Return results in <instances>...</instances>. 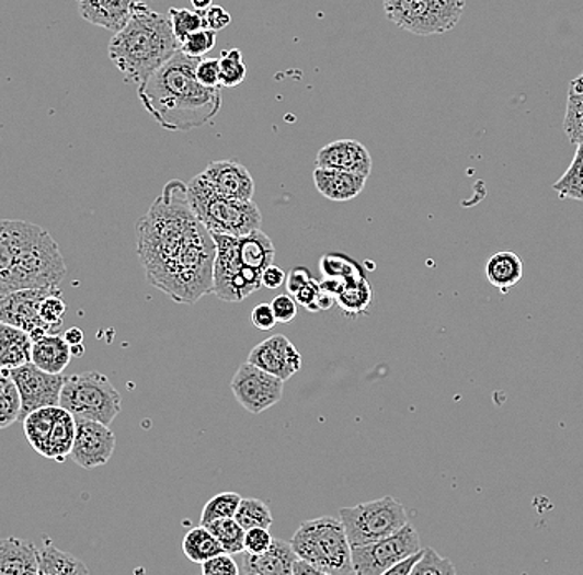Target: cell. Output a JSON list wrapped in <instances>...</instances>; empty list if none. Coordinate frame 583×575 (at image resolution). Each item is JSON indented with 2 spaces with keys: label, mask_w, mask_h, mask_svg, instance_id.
<instances>
[{
  "label": "cell",
  "mask_w": 583,
  "mask_h": 575,
  "mask_svg": "<svg viewBox=\"0 0 583 575\" xmlns=\"http://www.w3.org/2000/svg\"><path fill=\"white\" fill-rule=\"evenodd\" d=\"M35 228L32 222L0 219V297L15 292L19 257Z\"/></svg>",
  "instance_id": "2e32d148"
},
{
  "label": "cell",
  "mask_w": 583,
  "mask_h": 575,
  "mask_svg": "<svg viewBox=\"0 0 583 575\" xmlns=\"http://www.w3.org/2000/svg\"><path fill=\"white\" fill-rule=\"evenodd\" d=\"M22 400L18 387H11L0 396V429L9 428L21 418Z\"/></svg>",
  "instance_id": "b9f144b4"
},
{
  "label": "cell",
  "mask_w": 583,
  "mask_h": 575,
  "mask_svg": "<svg viewBox=\"0 0 583 575\" xmlns=\"http://www.w3.org/2000/svg\"><path fill=\"white\" fill-rule=\"evenodd\" d=\"M71 355L73 357H82L83 354H85V347H83V344L79 345H71Z\"/></svg>",
  "instance_id": "680465c9"
},
{
  "label": "cell",
  "mask_w": 583,
  "mask_h": 575,
  "mask_svg": "<svg viewBox=\"0 0 583 575\" xmlns=\"http://www.w3.org/2000/svg\"><path fill=\"white\" fill-rule=\"evenodd\" d=\"M138 257L151 286L193 306L213 294L216 242L196 218L187 184L173 180L138 222Z\"/></svg>",
  "instance_id": "6da1fadb"
},
{
  "label": "cell",
  "mask_w": 583,
  "mask_h": 575,
  "mask_svg": "<svg viewBox=\"0 0 583 575\" xmlns=\"http://www.w3.org/2000/svg\"><path fill=\"white\" fill-rule=\"evenodd\" d=\"M248 361L284 381L290 380L302 368V355L296 345L282 334L255 345Z\"/></svg>",
  "instance_id": "e0dca14e"
},
{
  "label": "cell",
  "mask_w": 583,
  "mask_h": 575,
  "mask_svg": "<svg viewBox=\"0 0 583 575\" xmlns=\"http://www.w3.org/2000/svg\"><path fill=\"white\" fill-rule=\"evenodd\" d=\"M139 2L142 0H79V12L83 21L116 34L125 27Z\"/></svg>",
  "instance_id": "44dd1931"
},
{
  "label": "cell",
  "mask_w": 583,
  "mask_h": 575,
  "mask_svg": "<svg viewBox=\"0 0 583 575\" xmlns=\"http://www.w3.org/2000/svg\"><path fill=\"white\" fill-rule=\"evenodd\" d=\"M76 441L71 446L70 460L76 461L83 470L105 467L115 453V433L108 425L93 419L76 418Z\"/></svg>",
  "instance_id": "9a60e30c"
},
{
  "label": "cell",
  "mask_w": 583,
  "mask_h": 575,
  "mask_svg": "<svg viewBox=\"0 0 583 575\" xmlns=\"http://www.w3.org/2000/svg\"><path fill=\"white\" fill-rule=\"evenodd\" d=\"M367 180L368 177L362 174L329 170V168H316L313 171V183L320 195L335 203L355 199L367 184Z\"/></svg>",
  "instance_id": "7402d4cb"
},
{
  "label": "cell",
  "mask_w": 583,
  "mask_h": 575,
  "mask_svg": "<svg viewBox=\"0 0 583 575\" xmlns=\"http://www.w3.org/2000/svg\"><path fill=\"white\" fill-rule=\"evenodd\" d=\"M465 0H384L385 14L414 35H439L458 25Z\"/></svg>",
  "instance_id": "ba28073f"
},
{
  "label": "cell",
  "mask_w": 583,
  "mask_h": 575,
  "mask_svg": "<svg viewBox=\"0 0 583 575\" xmlns=\"http://www.w3.org/2000/svg\"><path fill=\"white\" fill-rule=\"evenodd\" d=\"M199 12L203 14L204 27L210 28L214 32H221L232 21L231 14L226 9L219 8V5H210L207 11Z\"/></svg>",
  "instance_id": "c3c4849f"
},
{
  "label": "cell",
  "mask_w": 583,
  "mask_h": 575,
  "mask_svg": "<svg viewBox=\"0 0 583 575\" xmlns=\"http://www.w3.org/2000/svg\"><path fill=\"white\" fill-rule=\"evenodd\" d=\"M65 310H67V306H65L64 299H61L60 289H57L55 292H52L50 296L45 297L44 302H42V321L48 325L52 334H58V331L64 327Z\"/></svg>",
  "instance_id": "ab89813d"
},
{
  "label": "cell",
  "mask_w": 583,
  "mask_h": 575,
  "mask_svg": "<svg viewBox=\"0 0 583 575\" xmlns=\"http://www.w3.org/2000/svg\"><path fill=\"white\" fill-rule=\"evenodd\" d=\"M171 27H173L174 37L178 42H184L194 32L201 31L204 27L203 14L199 11H190V9L171 8L168 11Z\"/></svg>",
  "instance_id": "74e56055"
},
{
  "label": "cell",
  "mask_w": 583,
  "mask_h": 575,
  "mask_svg": "<svg viewBox=\"0 0 583 575\" xmlns=\"http://www.w3.org/2000/svg\"><path fill=\"white\" fill-rule=\"evenodd\" d=\"M217 32L210 28H201V31L191 34L186 41L181 42L180 50L187 57L203 58L216 47Z\"/></svg>",
  "instance_id": "60d3db41"
},
{
  "label": "cell",
  "mask_w": 583,
  "mask_h": 575,
  "mask_svg": "<svg viewBox=\"0 0 583 575\" xmlns=\"http://www.w3.org/2000/svg\"><path fill=\"white\" fill-rule=\"evenodd\" d=\"M219 76H221V85L226 89H235L244 82L248 77V66L239 48L222 51L219 58Z\"/></svg>",
  "instance_id": "e575fe53"
},
{
  "label": "cell",
  "mask_w": 583,
  "mask_h": 575,
  "mask_svg": "<svg viewBox=\"0 0 583 575\" xmlns=\"http://www.w3.org/2000/svg\"><path fill=\"white\" fill-rule=\"evenodd\" d=\"M187 199L196 218L213 234L244 235L261 229L262 215L254 202L226 198L203 173L187 183Z\"/></svg>",
  "instance_id": "277c9868"
},
{
  "label": "cell",
  "mask_w": 583,
  "mask_h": 575,
  "mask_svg": "<svg viewBox=\"0 0 583 575\" xmlns=\"http://www.w3.org/2000/svg\"><path fill=\"white\" fill-rule=\"evenodd\" d=\"M38 574V549L25 539H0V575Z\"/></svg>",
  "instance_id": "603a6c76"
},
{
  "label": "cell",
  "mask_w": 583,
  "mask_h": 575,
  "mask_svg": "<svg viewBox=\"0 0 583 575\" xmlns=\"http://www.w3.org/2000/svg\"><path fill=\"white\" fill-rule=\"evenodd\" d=\"M203 174L207 183L226 198L252 202L255 191L254 177L244 164L231 160L213 161L207 164Z\"/></svg>",
  "instance_id": "ac0fdd59"
},
{
  "label": "cell",
  "mask_w": 583,
  "mask_h": 575,
  "mask_svg": "<svg viewBox=\"0 0 583 575\" xmlns=\"http://www.w3.org/2000/svg\"><path fill=\"white\" fill-rule=\"evenodd\" d=\"M322 292V284L317 283L316 279H310L294 297L300 306L306 307L310 312H319V299Z\"/></svg>",
  "instance_id": "7dc6e473"
},
{
  "label": "cell",
  "mask_w": 583,
  "mask_h": 575,
  "mask_svg": "<svg viewBox=\"0 0 583 575\" xmlns=\"http://www.w3.org/2000/svg\"><path fill=\"white\" fill-rule=\"evenodd\" d=\"M60 406L76 418L110 426L122 412V395L108 377L99 371H85L65 378Z\"/></svg>",
  "instance_id": "8992f818"
},
{
  "label": "cell",
  "mask_w": 583,
  "mask_h": 575,
  "mask_svg": "<svg viewBox=\"0 0 583 575\" xmlns=\"http://www.w3.org/2000/svg\"><path fill=\"white\" fill-rule=\"evenodd\" d=\"M292 575H322V572L306 559L297 557L294 562V568H292Z\"/></svg>",
  "instance_id": "db71d44e"
},
{
  "label": "cell",
  "mask_w": 583,
  "mask_h": 575,
  "mask_svg": "<svg viewBox=\"0 0 583 575\" xmlns=\"http://www.w3.org/2000/svg\"><path fill=\"white\" fill-rule=\"evenodd\" d=\"M194 11H207L213 5V0H191Z\"/></svg>",
  "instance_id": "6f0895ef"
},
{
  "label": "cell",
  "mask_w": 583,
  "mask_h": 575,
  "mask_svg": "<svg viewBox=\"0 0 583 575\" xmlns=\"http://www.w3.org/2000/svg\"><path fill=\"white\" fill-rule=\"evenodd\" d=\"M38 574L41 575H87L89 567L79 559L52 545L38 549Z\"/></svg>",
  "instance_id": "83f0119b"
},
{
  "label": "cell",
  "mask_w": 583,
  "mask_h": 575,
  "mask_svg": "<svg viewBox=\"0 0 583 575\" xmlns=\"http://www.w3.org/2000/svg\"><path fill=\"white\" fill-rule=\"evenodd\" d=\"M196 79L207 89H221L219 76V58H199L196 66Z\"/></svg>",
  "instance_id": "7bdbcfd3"
},
{
  "label": "cell",
  "mask_w": 583,
  "mask_h": 575,
  "mask_svg": "<svg viewBox=\"0 0 583 575\" xmlns=\"http://www.w3.org/2000/svg\"><path fill=\"white\" fill-rule=\"evenodd\" d=\"M183 552L194 564H203L214 555L222 554L225 549L221 542L217 541L216 536L206 526L201 525L199 528H193L184 536Z\"/></svg>",
  "instance_id": "f1b7e54d"
},
{
  "label": "cell",
  "mask_w": 583,
  "mask_h": 575,
  "mask_svg": "<svg viewBox=\"0 0 583 575\" xmlns=\"http://www.w3.org/2000/svg\"><path fill=\"white\" fill-rule=\"evenodd\" d=\"M238 241L239 254H241L242 263L245 266L262 273L265 267L274 264V242L261 229H255L249 234L238 235Z\"/></svg>",
  "instance_id": "4316f807"
},
{
  "label": "cell",
  "mask_w": 583,
  "mask_h": 575,
  "mask_svg": "<svg viewBox=\"0 0 583 575\" xmlns=\"http://www.w3.org/2000/svg\"><path fill=\"white\" fill-rule=\"evenodd\" d=\"M317 168L348 171L370 176L374 161L365 145L356 140H336L323 147L317 154Z\"/></svg>",
  "instance_id": "d6986e66"
},
{
  "label": "cell",
  "mask_w": 583,
  "mask_h": 575,
  "mask_svg": "<svg viewBox=\"0 0 583 575\" xmlns=\"http://www.w3.org/2000/svg\"><path fill=\"white\" fill-rule=\"evenodd\" d=\"M560 198L583 202V141L576 145L572 164L562 177L553 184Z\"/></svg>",
  "instance_id": "4dcf8cb0"
},
{
  "label": "cell",
  "mask_w": 583,
  "mask_h": 575,
  "mask_svg": "<svg viewBox=\"0 0 583 575\" xmlns=\"http://www.w3.org/2000/svg\"><path fill=\"white\" fill-rule=\"evenodd\" d=\"M32 338L27 332L0 322V368L22 367L31 361Z\"/></svg>",
  "instance_id": "d4e9b609"
},
{
  "label": "cell",
  "mask_w": 583,
  "mask_h": 575,
  "mask_svg": "<svg viewBox=\"0 0 583 575\" xmlns=\"http://www.w3.org/2000/svg\"><path fill=\"white\" fill-rule=\"evenodd\" d=\"M336 302L342 307L343 312L359 313L365 312L371 302V289L367 277L346 284L335 296Z\"/></svg>",
  "instance_id": "836d02e7"
},
{
  "label": "cell",
  "mask_w": 583,
  "mask_h": 575,
  "mask_svg": "<svg viewBox=\"0 0 583 575\" xmlns=\"http://www.w3.org/2000/svg\"><path fill=\"white\" fill-rule=\"evenodd\" d=\"M64 337L65 341H67L71 347V345L83 344V338H85V335H83V332L80 331V329L71 327L68 329L67 332H65Z\"/></svg>",
  "instance_id": "9f6ffc18"
},
{
  "label": "cell",
  "mask_w": 583,
  "mask_h": 575,
  "mask_svg": "<svg viewBox=\"0 0 583 575\" xmlns=\"http://www.w3.org/2000/svg\"><path fill=\"white\" fill-rule=\"evenodd\" d=\"M272 542H274V536L268 532V529H249L245 531L244 551L249 554H262L271 548Z\"/></svg>",
  "instance_id": "f6af8a7d"
},
{
  "label": "cell",
  "mask_w": 583,
  "mask_h": 575,
  "mask_svg": "<svg viewBox=\"0 0 583 575\" xmlns=\"http://www.w3.org/2000/svg\"><path fill=\"white\" fill-rule=\"evenodd\" d=\"M524 276L523 261L514 252L502 251L491 255L485 264L489 284L501 292H507L521 283Z\"/></svg>",
  "instance_id": "484cf974"
},
{
  "label": "cell",
  "mask_w": 583,
  "mask_h": 575,
  "mask_svg": "<svg viewBox=\"0 0 583 575\" xmlns=\"http://www.w3.org/2000/svg\"><path fill=\"white\" fill-rule=\"evenodd\" d=\"M320 269L325 277H339L345 283V286L365 277L362 267L355 261L348 260L346 255H323L322 261H320Z\"/></svg>",
  "instance_id": "8d00e7d4"
},
{
  "label": "cell",
  "mask_w": 583,
  "mask_h": 575,
  "mask_svg": "<svg viewBox=\"0 0 583 575\" xmlns=\"http://www.w3.org/2000/svg\"><path fill=\"white\" fill-rule=\"evenodd\" d=\"M206 528L216 536L228 554L238 555L244 551L245 529L236 521V518L217 519L206 525Z\"/></svg>",
  "instance_id": "d6a6232c"
},
{
  "label": "cell",
  "mask_w": 583,
  "mask_h": 575,
  "mask_svg": "<svg viewBox=\"0 0 583 575\" xmlns=\"http://www.w3.org/2000/svg\"><path fill=\"white\" fill-rule=\"evenodd\" d=\"M180 51L170 18L139 2L108 45L110 60L129 82H145Z\"/></svg>",
  "instance_id": "3957f363"
},
{
  "label": "cell",
  "mask_w": 583,
  "mask_h": 575,
  "mask_svg": "<svg viewBox=\"0 0 583 575\" xmlns=\"http://www.w3.org/2000/svg\"><path fill=\"white\" fill-rule=\"evenodd\" d=\"M239 555V574L241 575H292L297 554L290 542L274 539L271 548L262 554Z\"/></svg>",
  "instance_id": "ffe728a7"
},
{
  "label": "cell",
  "mask_w": 583,
  "mask_h": 575,
  "mask_svg": "<svg viewBox=\"0 0 583 575\" xmlns=\"http://www.w3.org/2000/svg\"><path fill=\"white\" fill-rule=\"evenodd\" d=\"M284 383L282 378L244 361L232 378L231 390L242 409L259 415L281 402Z\"/></svg>",
  "instance_id": "7c38bea8"
},
{
  "label": "cell",
  "mask_w": 583,
  "mask_h": 575,
  "mask_svg": "<svg viewBox=\"0 0 583 575\" xmlns=\"http://www.w3.org/2000/svg\"><path fill=\"white\" fill-rule=\"evenodd\" d=\"M197 61L199 58L180 50L138 85L142 106L164 130L201 128L221 110V89H207L197 82Z\"/></svg>",
  "instance_id": "7a4b0ae2"
},
{
  "label": "cell",
  "mask_w": 583,
  "mask_h": 575,
  "mask_svg": "<svg viewBox=\"0 0 583 575\" xmlns=\"http://www.w3.org/2000/svg\"><path fill=\"white\" fill-rule=\"evenodd\" d=\"M285 279L287 276H285L284 271L274 264L262 271V287H267V289H278V287L285 286Z\"/></svg>",
  "instance_id": "816d5d0a"
},
{
  "label": "cell",
  "mask_w": 583,
  "mask_h": 575,
  "mask_svg": "<svg viewBox=\"0 0 583 575\" xmlns=\"http://www.w3.org/2000/svg\"><path fill=\"white\" fill-rule=\"evenodd\" d=\"M563 131L570 143L583 141V73L570 82Z\"/></svg>",
  "instance_id": "f546056e"
},
{
  "label": "cell",
  "mask_w": 583,
  "mask_h": 575,
  "mask_svg": "<svg viewBox=\"0 0 583 575\" xmlns=\"http://www.w3.org/2000/svg\"><path fill=\"white\" fill-rule=\"evenodd\" d=\"M242 497L239 493H221L207 501L201 513V525L206 526L217 519L235 518Z\"/></svg>",
  "instance_id": "d590c367"
},
{
  "label": "cell",
  "mask_w": 583,
  "mask_h": 575,
  "mask_svg": "<svg viewBox=\"0 0 583 575\" xmlns=\"http://www.w3.org/2000/svg\"><path fill=\"white\" fill-rule=\"evenodd\" d=\"M272 310H274L277 324H290L297 317V303L290 294H282L272 300Z\"/></svg>",
  "instance_id": "bcb514c9"
},
{
  "label": "cell",
  "mask_w": 583,
  "mask_h": 575,
  "mask_svg": "<svg viewBox=\"0 0 583 575\" xmlns=\"http://www.w3.org/2000/svg\"><path fill=\"white\" fill-rule=\"evenodd\" d=\"M421 555H423V549L414 552V554L408 555V557H404L403 561L398 562V564H395L385 575H411V572H413L414 565L420 561Z\"/></svg>",
  "instance_id": "f5cc1de1"
},
{
  "label": "cell",
  "mask_w": 583,
  "mask_h": 575,
  "mask_svg": "<svg viewBox=\"0 0 583 575\" xmlns=\"http://www.w3.org/2000/svg\"><path fill=\"white\" fill-rule=\"evenodd\" d=\"M297 557L316 565L322 575L355 574L352 545L342 521L330 516L306 521L290 541Z\"/></svg>",
  "instance_id": "5b68a950"
},
{
  "label": "cell",
  "mask_w": 583,
  "mask_h": 575,
  "mask_svg": "<svg viewBox=\"0 0 583 575\" xmlns=\"http://www.w3.org/2000/svg\"><path fill=\"white\" fill-rule=\"evenodd\" d=\"M11 375L22 400L19 422H24L25 416L31 415L35 410L60 405L61 389L67 378L64 375L48 373L32 361L22 367L12 368Z\"/></svg>",
  "instance_id": "4fadbf2b"
},
{
  "label": "cell",
  "mask_w": 583,
  "mask_h": 575,
  "mask_svg": "<svg viewBox=\"0 0 583 575\" xmlns=\"http://www.w3.org/2000/svg\"><path fill=\"white\" fill-rule=\"evenodd\" d=\"M310 279H313L312 274L309 273L307 267H296L288 274L287 279H285V286H287L288 294L292 297L296 296Z\"/></svg>",
  "instance_id": "f907efd6"
},
{
  "label": "cell",
  "mask_w": 583,
  "mask_h": 575,
  "mask_svg": "<svg viewBox=\"0 0 583 575\" xmlns=\"http://www.w3.org/2000/svg\"><path fill=\"white\" fill-rule=\"evenodd\" d=\"M213 238L216 242L213 294L222 302H242L261 289L262 273L242 263L238 235L213 234Z\"/></svg>",
  "instance_id": "9c48e42d"
},
{
  "label": "cell",
  "mask_w": 583,
  "mask_h": 575,
  "mask_svg": "<svg viewBox=\"0 0 583 575\" xmlns=\"http://www.w3.org/2000/svg\"><path fill=\"white\" fill-rule=\"evenodd\" d=\"M71 348L60 334H44L32 338V364L48 373H61L70 364Z\"/></svg>",
  "instance_id": "cb8c5ba5"
},
{
  "label": "cell",
  "mask_w": 583,
  "mask_h": 575,
  "mask_svg": "<svg viewBox=\"0 0 583 575\" xmlns=\"http://www.w3.org/2000/svg\"><path fill=\"white\" fill-rule=\"evenodd\" d=\"M201 571L204 575H239V564L231 554L222 552V554L214 555L209 561L203 562Z\"/></svg>",
  "instance_id": "ee69618b"
},
{
  "label": "cell",
  "mask_w": 583,
  "mask_h": 575,
  "mask_svg": "<svg viewBox=\"0 0 583 575\" xmlns=\"http://www.w3.org/2000/svg\"><path fill=\"white\" fill-rule=\"evenodd\" d=\"M57 289L58 286L21 289L0 297V322L22 329L31 335V338L52 334L48 325L42 321L41 306L45 297Z\"/></svg>",
  "instance_id": "5bb4252c"
},
{
  "label": "cell",
  "mask_w": 583,
  "mask_h": 575,
  "mask_svg": "<svg viewBox=\"0 0 583 575\" xmlns=\"http://www.w3.org/2000/svg\"><path fill=\"white\" fill-rule=\"evenodd\" d=\"M411 575H456V567L449 559L442 557L433 548H427L423 549V555Z\"/></svg>",
  "instance_id": "f35d334b"
},
{
  "label": "cell",
  "mask_w": 583,
  "mask_h": 575,
  "mask_svg": "<svg viewBox=\"0 0 583 575\" xmlns=\"http://www.w3.org/2000/svg\"><path fill=\"white\" fill-rule=\"evenodd\" d=\"M251 319L252 324L259 331H272L277 325V319H275L271 303H261V306L254 307Z\"/></svg>",
  "instance_id": "681fc988"
},
{
  "label": "cell",
  "mask_w": 583,
  "mask_h": 575,
  "mask_svg": "<svg viewBox=\"0 0 583 575\" xmlns=\"http://www.w3.org/2000/svg\"><path fill=\"white\" fill-rule=\"evenodd\" d=\"M12 386H14V380H12L11 370L0 368V396L4 395Z\"/></svg>",
  "instance_id": "11a10c76"
},
{
  "label": "cell",
  "mask_w": 583,
  "mask_h": 575,
  "mask_svg": "<svg viewBox=\"0 0 583 575\" xmlns=\"http://www.w3.org/2000/svg\"><path fill=\"white\" fill-rule=\"evenodd\" d=\"M24 432L28 445L41 457L61 463L70 458L76 441V416L60 405L45 406L25 416Z\"/></svg>",
  "instance_id": "30bf717a"
},
{
  "label": "cell",
  "mask_w": 583,
  "mask_h": 575,
  "mask_svg": "<svg viewBox=\"0 0 583 575\" xmlns=\"http://www.w3.org/2000/svg\"><path fill=\"white\" fill-rule=\"evenodd\" d=\"M418 551H421L420 534L408 522L388 538L352 548L353 571L356 575H385L395 564Z\"/></svg>",
  "instance_id": "8fae6325"
},
{
  "label": "cell",
  "mask_w": 583,
  "mask_h": 575,
  "mask_svg": "<svg viewBox=\"0 0 583 575\" xmlns=\"http://www.w3.org/2000/svg\"><path fill=\"white\" fill-rule=\"evenodd\" d=\"M340 521L352 548L371 544L408 525L407 509L393 496L340 509Z\"/></svg>",
  "instance_id": "52a82bcc"
},
{
  "label": "cell",
  "mask_w": 583,
  "mask_h": 575,
  "mask_svg": "<svg viewBox=\"0 0 583 575\" xmlns=\"http://www.w3.org/2000/svg\"><path fill=\"white\" fill-rule=\"evenodd\" d=\"M235 518L245 531L254 528L271 529V526L274 525V516H272L267 504L264 501L255 499V497H242Z\"/></svg>",
  "instance_id": "1f68e13d"
}]
</instances>
